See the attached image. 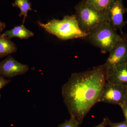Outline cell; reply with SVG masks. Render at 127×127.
I'll return each instance as SVG.
<instances>
[{"label": "cell", "mask_w": 127, "mask_h": 127, "mask_svg": "<svg viewBox=\"0 0 127 127\" xmlns=\"http://www.w3.org/2000/svg\"><path fill=\"white\" fill-rule=\"evenodd\" d=\"M106 70L104 64L91 70L74 73L62 87L64 102L79 125L98 102L106 83Z\"/></svg>", "instance_id": "6da1fadb"}, {"label": "cell", "mask_w": 127, "mask_h": 127, "mask_svg": "<svg viewBox=\"0 0 127 127\" xmlns=\"http://www.w3.org/2000/svg\"><path fill=\"white\" fill-rule=\"evenodd\" d=\"M37 22L46 31L62 40L84 39L88 34L80 28L75 14L65 16L62 20L53 19L46 23Z\"/></svg>", "instance_id": "7a4b0ae2"}, {"label": "cell", "mask_w": 127, "mask_h": 127, "mask_svg": "<svg viewBox=\"0 0 127 127\" xmlns=\"http://www.w3.org/2000/svg\"><path fill=\"white\" fill-rule=\"evenodd\" d=\"M75 9L79 27L88 34L96 27L108 21L105 10H98L87 0L79 2Z\"/></svg>", "instance_id": "3957f363"}, {"label": "cell", "mask_w": 127, "mask_h": 127, "mask_svg": "<svg viewBox=\"0 0 127 127\" xmlns=\"http://www.w3.org/2000/svg\"><path fill=\"white\" fill-rule=\"evenodd\" d=\"M123 37L118 35L108 21L100 25L88 34L84 38L99 48L102 53L109 52Z\"/></svg>", "instance_id": "277c9868"}, {"label": "cell", "mask_w": 127, "mask_h": 127, "mask_svg": "<svg viewBox=\"0 0 127 127\" xmlns=\"http://www.w3.org/2000/svg\"><path fill=\"white\" fill-rule=\"evenodd\" d=\"M127 86L106 82L98 102L120 106L125 103Z\"/></svg>", "instance_id": "5b68a950"}, {"label": "cell", "mask_w": 127, "mask_h": 127, "mask_svg": "<svg viewBox=\"0 0 127 127\" xmlns=\"http://www.w3.org/2000/svg\"><path fill=\"white\" fill-rule=\"evenodd\" d=\"M105 10L108 22L112 27L116 31L119 30L123 34V28L127 25L123 18L127 9L124 6L123 0H113Z\"/></svg>", "instance_id": "8992f818"}, {"label": "cell", "mask_w": 127, "mask_h": 127, "mask_svg": "<svg viewBox=\"0 0 127 127\" xmlns=\"http://www.w3.org/2000/svg\"><path fill=\"white\" fill-rule=\"evenodd\" d=\"M29 70L28 65L17 61L11 55L0 62V76L9 79L25 74Z\"/></svg>", "instance_id": "52a82bcc"}, {"label": "cell", "mask_w": 127, "mask_h": 127, "mask_svg": "<svg viewBox=\"0 0 127 127\" xmlns=\"http://www.w3.org/2000/svg\"><path fill=\"white\" fill-rule=\"evenodd\" d=\"M109 53V56L104 64L106 68L127 62V37H123Z\"/></svg>", "instance_id": "ba28073f"}, {"label": "cell", "mask_w": 127, "mask_h": 127, "mask_svg": "<svg viewBox=\"0 0 127 127\" xmlns=\"http://www.w3.org/2000/svg\"><path fill=\"white\" fill-rule=\"evenodd\" d=\"M106 68V82L127 86V62Z\"/></svg>", "instance_id": "9c48e42d"}, {"label": "cell", "mask_w": 127, "mask_h": 127, "mask_svg": "<svg viewBox=\"0 0 127 127\" xmlns=\"http://www.w3.org/2000/svg\"><path fill=\"white\" fill-rule=\"evenodd\" d=\"M17 50V47L11 39L2 33L0 34V58L15 53Z\"/></svg>", "instance_id": "30bf717a"}, {"label": "cell", "mask_w": 127, "mask_h": 127, "mask_svg": "<svg viewBox=\"0 0 127 127\" xmlns=\"http://www.w3.org/2000/svg\"><path fill=\"white\" fill-rule=\"evenodd\" d=\"M2 34L11 39L17 37L21 39H26L34 35V33L27 29L23 24L6 31Z\"/></svg>", "instance_id": "8fae6325"}, {"label": "cell", "mask_w": 127, "mask_h": 127, "mask_svg": "<svg viewBox=\"0 0 127 127\" xmlns=\"http://www.w3.org/2000/svg\"><path fill=\"white\" fill-rule=\"evenodd\" d=\"M12 6L14 7H18L20 10L19 16H23V23H24L28 16V11L32 10L31 3L28 0H15V1L12 4Z\"/></svg>", "instance_id": "7c38bea8"}, {"label": "cell", "mask_w": 127, "mask_h": 127, "mask_svg": "<svg viewBox=\"0 0 127 127\" xmlns=\"http://www.w3.org/2000/svg\"><path fill=\"white\" fill-rule=\"evenodd\" d=\"M113 0H87L97 9L100 10H105Z\"/></svg>", "instance_id": "4fadbf2b"}, {"label": "cell", "mask_w": 127, "mask_h": 127, "mask_svg": "<svg viewBox=\"0 0 127 127\" xmlns=\"http://www.w3.org/2000/svg\"><path fill=\"white\" fill-rule=\"evenodd\" d=\"M75 117L70 115V119L65 120L64 122L59 124L57 127H80Z\"/></svg>", "instance_id": "5bb4252c"}, {"label": "cell", "mask_w": 127, "mask_h": 127, "mask_svg": "<svg viewBox=\"0 0 127 127\" xmlns=\"http://www.w3.org/2000/svg\"><path fill=\"white\" fill-rule=\"evenodd\" d=\"M107 126L109 127H127V122L126 120L119 123H113L107 117H105Z\"/></svg>", "instance_id": "9a60e30c"}, {"label": "cell", "mask_w": 127, "mask_h": 127, "mask_svg": "<svg viewBox=\"0 0 127 127\" xmlns=\"http://www.w3.org/2000/svg\"><path fill=\"white\" fill-rule=\"evenodd\" d=\"M11 81V79H6L5 77L0 76V92L3 88L9 84ZM1 97V95L0 93V99Z\"/></svg>", "instance_id": "2e32d148"}, {"label": "cell", "mask_w": 127, "mask_h": 127, "mask_svg": "<svg viewBox=\"0 0 127 127\" xmlns=\"http://www.w3.org/2000/svg\"><path fill=\"white\" fill-rule=\"evenodd\" d=\"M120 106L122 108L123 113L125 119V120L127 122V104L125 103H124L120 105Z\"/></svg>", "instance_id": "e0dca14e"}, {"label": "cell", "mask_w": 127, "mask_h": 127, "mask_svg": "<svg viewBox=\"0 0 127 127\" xmlns=\"http://www.w3.org/2000/svg\"><path fill=\"white\" fill-rule=\"evenodd\" d=\"M6 27V25L4 22L0 20V33H1L4 30Z\"/></svg>", "instance_id": "ac0fdd59"}, {"label": "cell", "mask_w": 127, "mask_h": 127, "mask_svg": "<svg viewBox=\"0 0 127 127\" xmlns=\"http://www.w3.org/2000/svg\"><path fill=\"white\" fill-rule=\"evenodd\" d=\"M106 120H105V118H104L101 123H100L98 125L94 127H106Z\"/></svg>", "instance_id": "d6986e66"}, {"label": "cell", "mask_w": 127, "mask_h": 127, "mask_svg": "<svg viewBox=\"0 0 127 127\" xmlns=\"http://www.w3.org/2000/svg\"><path fill=\"white\" fill-rule=\"evenodd\" d=\"M125 103L127 104V94H126V97H125Z\"/></svg>", "instance_id": "ffe728a7"}, {"label": "cell", "mask_w": 127, "mask_h": 127, "mask_svg": "<svg viewBox=\"0 0 127 127\" xmlns=\"http://www.w3.org/2000/svg\"></svg>", "instance_id": "44dd1931"}]
</instances>
